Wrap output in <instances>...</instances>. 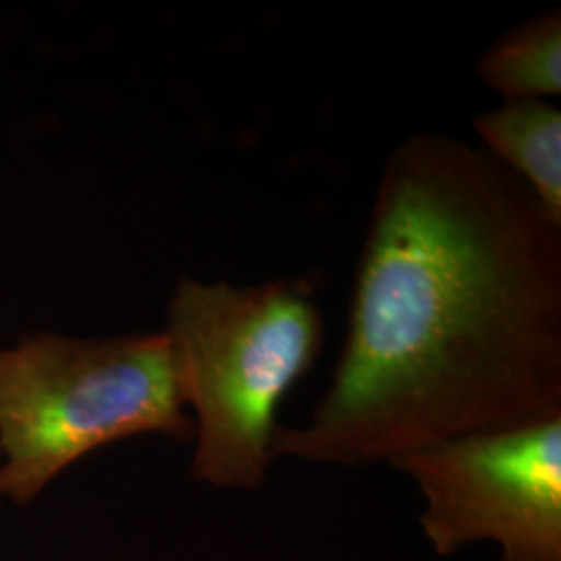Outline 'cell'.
I'll return each instance as SVG.
<instances>
[{
    "mask_svg": "<svg viewBox=\"0 0 561 561\" xmlns=\"http://www.w3.org/2000/svg\"><path fill=\"white\" fill-rule=\"evenodd\" d=\"M561 414V222L481 146L385 159L331 385L273 458L370 466Z\"/></svg>",
    "mask_w": 561,
    "mask_h": 561,
    "instance_id": "1",
    "label": "cell"
},
{
    "mask_svg": "<svg viewBox=\"0 0 561 561\" xmlns=\"http://www.w3.org/2000/svg\"><path fill=\"white\" fill-rule=\"evenodd\" d=\"M477 76L505 101L560 96V9L533 15L491 42L477 59Z\"/></svg>",
    "mask_w": 561,
    "mask_h": 561,
    "instance_id": "6",
    "label": "cell"
},
{
    "mask_svg": "<svg viewBox=\"0 0 561 561\" xmlns=\"http://www.w3.org/2000/svg\"><path fill=\"white\" fill-rule=\"evenodd\" d=\"M421 493L439 558L491 542L497 561H561V414L433 443L391 461Z\"/></svg>",
    "mask_w": 561,
    "mask_h": 561,
    "instance_id": "4",
    "label": "cell"
},
{
    "mask_svg": "<svg viewBox=\"0 0 561 561\" xmlns=\"http://www.w3.org/2000/svg\"><path fill=\"white\" fill-rule=\"evenodd\" d=\"M162 333L194 412L192 477L229 491L261 489L275 461L280 400L321 354L324 324L312 285L301 277L256 285L181 277Z\"/></svg>",
    "mask_w": 561,
    "mask_h": 561,
    "instance_id": "2",
    "label": "cell"
},
{
    "mask_svg": "<svg viewBox=\"0 0 561 561\" xmlns=\"http://www.w3.org/2000/svg\"><path fill=\"white\" fill-rule=\"evenodd\" d=\"M138 435L194 439L162 331L0 347V497L30 503L71 463Z\"/></svg>",
    "mask_w": 561,
    "mask_h": 561,
    "instance_id": "3",
    "label": "cell"
},
{
    "mask_svg": "<svg viewBox=\"0 0 561 561\" xmlns=\"http://www.w3.org/2000/svg\"><path fill=\"white\" fill-rule=\"evenodd\" d=\"M481 148L561 222V111L549 101H505L474 117Z\"/></svg>",
    "mask_w": 561,
    "mask_h": 561,
    "instance_id": "5",
    "label": "cell"
}]
</instances>
